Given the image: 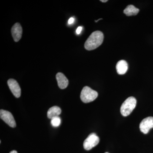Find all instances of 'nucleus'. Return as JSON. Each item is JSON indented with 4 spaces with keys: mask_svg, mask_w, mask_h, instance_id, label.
<instances>
[{
    "mask_svg": "<svg viewBox=\"0 0 153 153\" xmlns=\"http://www.w3.org/2000/svg\"><path fill=\"white\" fill-rule=\"evenodd\" d=\"M103 39L104 35L102 32L100 31L93 32L85 41V49L89 51L97 49L102 44Z\"/></svg>",
    "mask_w": 153,
    "mask_h": 153,
    "instance_id": "nucleus-1",
    "label": "nucleus"
},
{
    "mask_svg": "<svg viewBox=\"0 0 153 153\" xmlns=\"http://www.w3.org/2000/svg\"><path fill=\"white\" fill-rule=\"evenodd\" d=\"M137 104V100L133 97L127 99L122 105L120 112L123 116L126 117L130 114L134 109Z\"/></svg>",
    "mask_w": 153,
    "mask_h": 153,
    "instance_id": "nucleus-2",
    "label": "nucleus"
},
{
    "mask_svg": "<svg viewBox=\"0 0 153 153\" xmlns=\"http://www.w3.org/2000/svg\"><path fill=\"white\" fill-rule=\"evenodd\" d=\"M98 97V93L88 86L82 88L80 94V99L84 103H88L95 100Z\"/></svg>",
    "mask_w": 153,
    "mask_h": 153,
    "instance_id": "nucleus-3",
    "label": "nucleus"
},
{
    "mask_svg": "<svg viewBox=\"0 0 153 153\" xmlns=\"http://www.w3.org/2000/svg\"><path fill=\"white\" fill-rule=\"evenodd\" d=\"M99 137L96 134H90L83 143V147L86 150L88 151L96 146L99 143Z\"/></svg>",
    "mask_w": 153,
    "mask_h": 153,
    "instance_id": "nucleus-4",
    "label": "nucleus"
},
{
    "mask_svg": "<svg viewBox=\"0 0 153 153\" xmlns=\"http://www.w3.org/2000/svg\"><path fill=\"white\" fill-rule=\"evenodd\" d=\"M0 117L6 123L12 128L16 127V121L13 116L10 112L1 109L0 111Z\"/></svg>",
    "mask_w": 153,
    "mask_h": 153,
    "instance_id": "nucleus-5",
    "label": "nucleus"
},
{
    "mask_svg": "<svg viewBox=\"0 0 153 153\" xmlns=\"http://www.w3.org/2000/svg\"><path fill=\"white\" fill-rule=\"evenodd\" d=\"M153 128V117H149L144 119L140 125L141 131L144 134H147L151 128Z\"/></svg>",
    "mask_w": 153,
    "mask_h": 153,
    "instance_id": "nucleus-6",
    "label": "nucleus"
},
{
    "mask_svg": "<svg viewBox=\"0 0 153 153\" xmlns=\"http://www.w3.org/2000/svg\"><path fill=\"white\" fill-rule=\"evenodd\" d=\"M7 84L11 92L17 98H19L21 95V89L16 80L13 79H9Z\"/></svg>",
    "mask_w": 153,
    "mask_h": 153,
    "instance_id": "nucleus-7",
    "label": "nucleus"
},
{
    "mask_svg": "<svg viewBox=\"0 0 153 153\" xmlns=\"http://www.w3.org/2000/svg\"><path fill=\"white\" fill-rule=\"evenodd\" d=\"M22 32L23 30L19 23H16L12 27L11 33L15 42H17L20 41L22 37Z\"/></svg>",
    "mask_w": 153,
    "mask_h": 153,
    "instance_id": "nucleus-8",
    "label": "nucleus"
},
{
    "mask_svg": "<svg viewBox=\"0 0 153 153\" xmlns=\"http://www.w3.org/2000/svg\"><path fill=\"white\" fill-rule=\"evenodd\" d=\"M57 84L61 89H65L68 86V80L64 74L61 72H58L56 75Z\"/></svg>",
    "mask_w": 153,
    "mask_h": 153,
    "instance_id": "nucleus-9",
    "label": "nucleus"
},
{
    "mask_svg": "<svg viewBox=\"0 0 153 153\" xmlns=\"http://www.w3.org/2000/svg\"><path fill=\"white\" fill-rule=\"evenodd\" d=\"M128 69V65L126 61L124 60H120L117 62L116 65L117 71L118 74H125Z\"/></svg>",
    "mask_w": 153,
    "mask_h": 153,
    "instance_id": "nucleus-10",
    "label": "nucleus"
},
{
    "mask_svg": "<svg viewBox=\"0 0 153 153\" xmlns=\"http://www.w3.org/2000/svg\"><path fill=\"white\" fill-rule=\"evenodd\" d=\"M61 110L60 107L54 106L50 108L47 112V117L49 119H52L53 117L59 116L61 114Z\"/></svg>",
    "mask_w": 153,
    "mask_h": 153,
    "instance_id": "nucleus-11",
    "label": "nucleus"
},
{
    "mask_svg": "<svg viewBox=\"0 0 153 153\" xmlns=\"http://www.w3.org/2000/svg\"><path fill=\"white\" fill-rule=\"evenodd\" d=\"M139 9L137 8L133 5H129L124 10V13L128 16H136L139 12Z\"/></svg>",
    "mask_w": 153,
    "mask_h": 153,
    "instance_id": "nucleus-12",
    "label": "nucleus"
},
{
    "mask_svg": "<svg viewBox=\"0 0 153 153\" xmlns=\"http://www.w3.org/2000/svg\"><path fill=\"white\" fill-rule=\"evenodd\" d=\"M51 123L53 126L57 127L60 125L61 123V119L59 117H53L51 119Z\"/></svg>",
    "mask_w": 153,
    "mask_h": 153,
    "instance_id": "nucleus-13",
    "label": "nucleus"
},
{
    "mask_svg": "<svg viewBox=\"0 0 153 153\" xmlns=\"http://www.w3.org/2000/svg\"><path fill=\"white\" fill-rule=\"evenodd\" d=\"M82 30V27H79L78 28H77L76 30V33L77 35H79V34H80V33H81V31Z\"/></svg>",
    "mask_w": 153,
    "mask_h": 153,
    "instance_id": "nucleus-14",
    "label": "nucleus"
},
{
    "mask_svg": "<svg viewBox=\"0 0 153 153\" xmlns=\"http://www.w3.org/2000/svg\"><path fill=\"white\" fill-rule=\"evenodd\" d=\"M74 22V19L73 18H71L68 20V23L69 25H71L73 24V22Z\"/></svg>",
    "mask_w": 153,
    "mask_h": 153,
    "instance_id": "nucleus-15",
    "label": "nucleus"
},
{
    "mask_svg": "<svg viewBox=\"0 0 153 153\" xmlns=\"http://www.w3.org/2000/svg\"><path fill=\"white\" fill-rule=\"evenodd\" d=\"M10 153H18V152H17V151L14 150L12 151Z\"/></svg>",
    "mask_w": 153,
    "mask_h": 153,
    "instance_id": "nucleus-16",
    "label": "nucleus"
},
{
    "mask_svg": "<svg viewBox=\"0 0 153 153\" xmlns=\"http://www.w3.org/2000/svg\"><path fill=\"white\" fill-rule=\"evenodd\" d=\"M100 1L102 2H107L108 1H107V0H105V1H102V0H101V1Z\"/></svg>",
    "mask_w": 153,
    "mask_h": 153,
    "instance_id": "nucleus-17",
    "label": "nucleus"
},
{
    "mask_svg": "<svg viewBox=\"0 0 153 153\" xmlns=\"http://www.w3.org/2000/svg\"><path fill=\"white\" fill-rule=\"evenodd\" d=\"M101 19H98V20H97V21H95V22H98V21H99L100 20H101Z\"/></svg>",
    "mask_w": 153,
    "mask_h": 153,
    "instance_id": "nucleus-18",
    "label": "nucleus"
},
{
    "mask_svg": "<svg viewBox=\"0 0 153 153\" xmlns=\"http://www.w3.org/2000/svg\"><path fill=\"white\" fill-rule=\"evenodd\" d=\"M108 153V152H106V153Z\"/></svg>",
    "mask_w": 153,
    "mask_h": 153,
    "instance_id": "nucleus-19",
    "label": "nucleus"
}]
</instances>
